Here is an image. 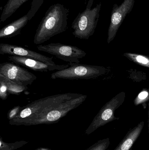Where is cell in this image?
<instances>
[{"mask_svg":"<svg viewBox=\"0 0 149 150\" xmlns=\"http://www.w3.org/2000/svg\"><path fill=\"white\" fill-rule=\"evenodd\" d=\"M148 133L149 134V100L148 101Z\"/></svg>","mask_w":149,"mask_h":150,"instance_id":"obj_25","label":"cell"},{"mask_svg":"<svg viewBox=\"0 0 149 150\" xmlns=\"http://www.w3.org/2000/svg\"><path fill=\"white\" fill-rule=\"evenodd\" d=\"M123 55L134 63L149 68V56L132 53H125Z\"/></svg>","mask_w":149,"mask_h":150,"instance_id":"obj_16","label":"cell"},{"mask_svg":"<svg viewBox=\"0 0 149 150\" xmlns=\"http://www.w3.org/2000/svg\"><path fill=\"white\" fill-rule=\"evenodd\" d=\"M0 75L20 85L24 86L31 84L37 79L36 75L13 62L1 63Z\"/></svg>","mask_w":149,"mask_h":150,"instance_id":"obj_7","label":"cell"},{"mask_svg":"<svg viewBox=\"0 0 149 150\" xmlns=\"http://www.w3.org/2000/svg\"><path fill=\"white\" fill-rule=\"evenodd\" d=\"M110 144L109 138L99 140L91 147L85 150H108Z\"/></svg>","mask_w":149,"mask_h":150,"instance_id":"obj_18","label":"cell"},{"mask_svg":"<svg viewBox=\"0 0 149 150\" xmlns=\"http://www.w3.org/2000/svg\"><path fill=\"white\" fill-rule=\"evenodd\" d=\"M144 122H141L136 127L129 129L122 141L114 150H130L139 138L144 127Z\"/></svg>","mask_w":149,"mask_h":150,"instance_id":"obj_13","label":"cell"},{"mask_svg":"<svg viewBox=\"0 0 149 150\" xmlns=\"http://www.w3.org/2000/svg\"><path fill=\"white\" fill-rule=\"evenodd\" d=\"M69 67L57 71L51 75L52 79H89L97 78L106 74L107 69L103 67L80 63H69Z\"/></svg>","mask_w":149,"mask_h":150,"instance_id":"obj_4","label":"cell"},{"mask_svg":"<svg viewBox=\"0 0 149 150\" xmlns=\"http://www.w3.org/2000/svg\"><path fill=\"white\" fill-rule=\"evenodd\" d=\"M28 1L29 0H8L3 9L0 19L1 22L5 21Z\"/></svg>","mask_w":149,"mask_h":150,"instance_id":"obj_14","label":"cell"},{"mask_svg":"<svg viewBox=\"0 0 149 150\" xmlns=\"http://www.w3.org/2000/svg\"><path fill=\"white\" fill-rule=\"evenodd\" d=\"M29 142L25 141L16 142L12 143H8L3 141L2 137H0V150H15L24 146Z\"/></svg>","mask_w":149,"mask_h":150,"instance_id":"obj_17","label":"cell"},{"mask_svg":"<svg viewBox=\"0 0 149 150\" xmlns=\"http://www.w3.org/2000/svg\"><path fill=\"white\" fill-rule=\"evenodd\" d=\"M149 100V89H143L141 92L139 93L137 97L134 100V103L136 105L140 104H145Z\"/></svg>","mask_w":149,"mask_h":150,"instance_id":"obj_19","label":"cell"},{"mask_svg":"<svg viewBox=\"0 0 149 150\" xmlns=\"http://www.w3.org/2000/svg\"><path fill=\"white\" fill-rule=\"evenodd\" d=\"M35 150H52L51 149L47 148H43V147H40V148H37Z\"/></svg>","mask_w":149,"mask_h":150,"instance_id":"obj_24","label":"cell"},{"mask_svg":"<svg viewBox=\"0 0 149 150\" xmlns=\"http://www.w3.org/2000/svg\"><path fill=\"white\" fill-rule=\"evenodd\" d=\"M39 51L54 55L64 61L70 63H80V59L84 58L87 53L78 47L61 43H50L40 45L37 47Z\"/></svg>","mask_w":149,"mask_h":150,"instance_id":"obj_6","label":"cell"},{"mask_svg":"<svg viewBox=\"0 0 149 150\" xmlns=\"http://www.w3.org/2000/svg\"><path fill=\"white\" fill-rule=\"evenodd\" d=\"M134 3L135 0H124L120 6L113 5L108 32V44L113 40L126 16L132 11Z\"/></svg>","mask_w":149,"mask_h":150,"instance_id":"obj_8","label":"cell"},{"mask_svg":"<svg viewBox=\"0 0 149 150\" xmlns=\"http://www.w3.org/2000/svg\"><path fill=\"white\" fill-rule=\"evenodd\" d=\"M101 4H97L93 8H86L75 18L71 27L72 34L75 38L88 40L94 33L99 18Z\"/></svg>","mask_w":149,"mask_h":150,"instance_id":"obj_3","label":"cell"},{"mask_svg":"<svg viewBox=\"0 0 149 150\" xmlns=\"http://www.w3.org/2000/svg\"><path fill=\"white\" fill-rule=\"evenodd\" d=\"M0 79H1L7 85L8 92L9 94L19 95L23 92L28 89L27 86L20 85L11 80H9L2 75H0Z\"/></svg>","mask_w":149,"mask_h":150,"instance_id":"obj_15","label":"cell"},{"mask_svg":"<svg viewBox=\"0 0 149 150\" xmlns=\"http://www.w3.org/2000/svg\"><path fill=\"white\" fill-rule=\"evenodd\" d=\"M8 60L17 65L22 66L36 72H47L54 70H63L69 67L67 65L52 66L34 59L25 58L22 56L10 55L8 56Z\"/></svg>","mask_w":149,"mask_h":150,"instance_id":"obj_10","label":"cell"},{"mask_svg":"<svg viewBox=\"0 0 149 150\" xmlns=\"http://www.w3.org/2000/svg\"><path fill=\"white\" fill-rule=\"evenodd\" d=\"M21 108H22V107L20 106H17L10 110L7 114L8 120H13V119L15 118L20 112Z\"/></svg>","mask_w":149,"mask_h":150,"instance_id":"obj_22","label":"cell"},{"mask_svg":"<svg viewBox=\"0 0 149 150\" xmlns=\"http://www.w3.org/2000/svg\"><path fill=\"white\" fill-rule=\"evenodd\" d=\"M29 21L28 15H26L5 25L0 30L1 38H8L17 36L21 33L22 29Z\"/></svg>","mask_w":149,"mask_h":150,"instance_id":"obj_12","label":"cell"},{"mask_svg":"<svg viewBox=\"0 0 149 150\" xmlns=\"http://www.w3.org/2000/svg\"><path fill=\"white\" fill-rule=\"evenodd\" d=\"M87 98V95L66 93L59 99L46 106L40 111L28 118L9 120L11 125L25 126L57 123L69 112L79 106Z\"/></svg>","mask_w":149,"mask_h":150,"instance_id":"obj_1","label":"cell"},{"mask_svg":"<svg viewBox=\"0 0 149 150\" xmlns=\"http://www.w3.org/2000/svg\"><path fill=\"white\" fill-rule=\"evenodd\" d=\"M65 93L55 94L34 100L22 107L20 112L13 119H23L28 118L38 112L46 106L59 99Z\"/></svg>","mask_w":149,"mask_h":150,"instance_id":"obj_11","label":"cell"},{"mask_svg":"<svg viewBox=\"0 0 149 150\" xmlns=\"http://www.w3.org/2000/svg\"><path fill=\"white\" fill-rule=\"evenodd\" d=\"M94 1V0H88L86 8H88L89 9H91L92 6L93 4Z\"/></svg>","mask_w":149,"mask_h":150,"instance_id":"obj_23","label":"cell"},{"mask_svg":"<svg viewBox=\"0 0 149 150\" xmlns=\"http://www.w3.org/2000/svg\"><path fill=\"white\" fill-rule=\"evenodd\" d=\"M0 54L2 55L8 54L10 55L22 56L25 58L34 59L49 65L56 66L52 57H49L29 50L25 47L9 44L1 43L0 44Z\"/></svg>","mask_w":149,"mask_h":150,"instance_id":"obj_9","label":"cell"},{"mask_svg":"<svg viewBox=\"0 0 149 150\" xmlns=\"http://www.w3.org/2000/svg\"><path fill=\"white\" fill-rule=\"evenodd\" d=\"M69 10L63 4H55L49 8L36 30L34 38L36 45L43 44L68 28Z\"/></svg>","mask_w":149,"mask_h":150,"instance_id":"obj_2","label":"cell"},{"mask_svg":"<svg viewBox=\"0 0 149 150\" xmlns=\"http://www.w3.org/2000/svg\"><path fill=\"white\" fill-rule=\"evenodd\" d=\"M43 1L44 0H32L30 9L27 13L29 21L35 16L39 8L42 6Z\"/></svg>","mask_w":149,"mask_h":150,"instance_id":"obj_20","label":"cell"},{"mask_svg":"<svg viewBox=\"0 0 149 150\" xmlns=\"http://www.w3.org/2000/svg\"><path fill=\"white\" fill-rule=\"evenodd\" d=\"M126 93L121 92L106 103L94 117L92 122L85 131L86 134L92 133L100 127L107 123L119 120L115 116V110L118 109L125 101Z\"/></svg>","mask_w":149,"mask_h":150,"instance_id":"obj_5","label":"cell"},{"mask_svg":"<svg viewBox=\"0 0 149 150\" xmlns=\"http://www.w3.org/2000/svg\"><path fill=\"white\" fill-rule=\"evenodd\" d=\"M9 94L7 85L1 79H0V98L2 100H6Z\"/></svg>","mask_w":149,"mask_h":150,"instance_id":"obj_21","label":"cell"}]
</instances>
